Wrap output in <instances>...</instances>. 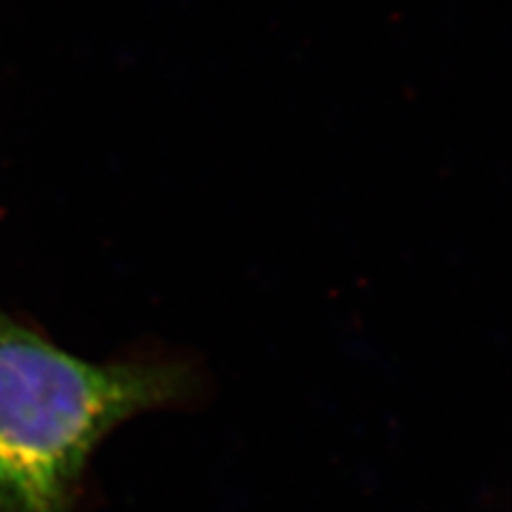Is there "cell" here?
<instances>
[{
    "instance_id": "6da1fadb",
    "label": "cell",
    "mask_w": 512,
    "mask_h": 512,
    "mask_svg": "<svg viewBox=\"0 0 512 512\" xmlns=\"http://www.w3.org/2000/svg\"><path fill=\"white\" fill-rule=\"evenodd\" d=\"M201 393L188 359L92 363L0 308V512H77L90 459L111 431Z\"/></svg>"
}]
</instances>
